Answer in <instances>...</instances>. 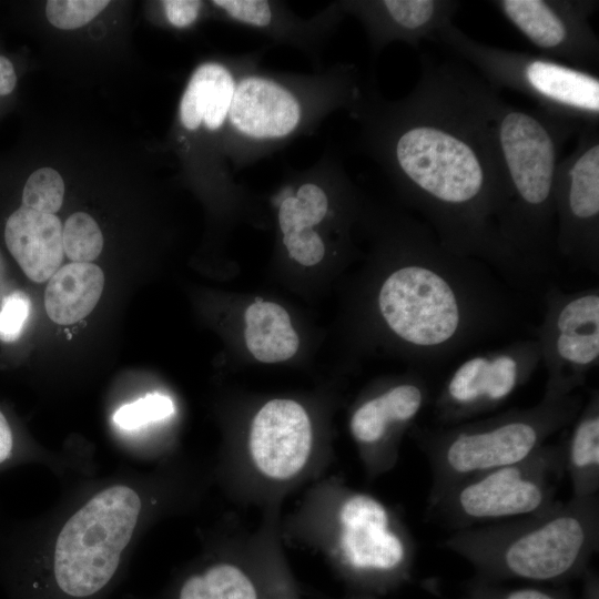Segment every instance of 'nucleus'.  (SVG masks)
I'll return each instance as SVG.
<instances>
[{
    "label": "nucleus",
    "mask_w": 599,
    "mask_h": 599,
    "mask_svg": "<svg viewBox=\"0 0 599 599\" xmlns=\"http://www.w3.org/2000/svg\"><path fill=\"white\" fill-rule=\"evenodd\" d=\"M564 443V465L572 497H590L599 490V390L591 389Z\"/></svg>",
    "instance_id": "19"
},
{
    "label": "nucleus",
    "mask_w": 599,
    "mask_h": 599,
    "mask_svg": "<svg viewBox=\"0 0 599 599\" xmlns=\"http://www.w3.org/2000/svg\"><path fill=\"white\" fill-rule=\"evenodd\" d=\"M460 599H571L566 593L541 587L505 588L476 578Z\"/></svg>",
    "instance_id": "27"
},
{
    "label": "nucleus",
    "mask_w": 599,
    "mask_h": 599,
    "mask_svg": "<svg viewBox=\"0 0 599 599\" xmlns=\"http://www.w3.org/2000/svg\"><path fill=\"white\" fill-rule=\"evenodd\" d=\"M16 456V437L13 429L0 409V468L8 465Z\"/></svg>",
    "instance_id": "33"
},
{
    "label": "nucleus",
    "mask_w": 599,
    "mask_h": 599,
    "mask_svg": "<svg viewBox=\"0 0 599 599\" xmlns=\"http://www.w3.org/2000/svg\"><path fill=\"white\" fill-rule=\"evenodd\" d=\"M564 444L546 443L526 459L465 479L428 511L453 531L521 518L552 506L565 477Z\"/></svg>",
    "instance_id": "7"
},
{
    "label": "nucleus",
    "mask_w": 599,
    "mask_h": 599,
    "mask_svg": "<svg viewBox=\"0 0 599 599\" xmlns=\"http://www.w3.org/2000/svg\"><path fill=\"white\" fill-rule=\"evenodd\" d=\"M540 364L536 338L473 354L458 364L432 399L435 426L476 419L504 405Z\"/></svg>",
    "instance_id": "10"
},
{
    "label": "nucleus",
    "mask_w": 599,
    "mask_h": 599,
    "mask_svg": "<svg viewBox=\"0 0 599 599\" xmlns=\"http://www.w3.org/2000/svg\"><path fill=\"white\" fill-rule=\"evenodd\" d=\"M335 547L338 570L356 592L378 596L412 579L415 541L399 517L369 494H343Z\"/></svg>",
    "instance_id": "8"
},
{
    "label": "nucleus",
    "mask_w": 599,
    "mask_h": 599,
    "mask_svg": "<svg viewBox=\"0 0 599 599\" xmlns=\"http://www.w3.org/2000/svg\"><path fill=\"white\" fill-rule=\"evenodd\" d=\"M264 599H296V596L287 579L270 575L266 577Z\"/></svg>",
    "instance_id": "35"
},
{
    "label": "nucleus",
    "mask_w": 599,
    "mask_h": 599,
    "mask_svg": "<svg viewBox=\"0 0 599 599\" xmlns=\"http://www.w3.org/2000/svg\"><path fill=\"white\" fill-rule=\"evenodd\" d=\"M556 254L599 271V124H581L555 183Z\"/></svg>",
    "instance_id": "11"
},
{
    "label": "nucleus",
    "mask_w": 599,
    "mask_h": 599,
    "mask_svg": "<svg viewBox=\"0 0 599 599\" xmlns=\"http://www.w3.org/2000/svg\"><path fill=\"white\" fill-rule=\"evenodd\" d=\"M443 545L494 582L581 577L599 547V496H571L535 515L455 530Z\"/></svg>",
    "instance_id": "4"
},
{
    "label": "nucleus",
    "mask_w": 599,
    "mask_h": 599,
    "mask_svg": "<svg viewBox=\"0 0 599 599\" xmlns=\"http://www.w3.org/2000/svg\"><path fill=\"white\" fill-rule=\"evenodd\" d=\"M30 308V300L22 292H12L3 298L0 309V341L11 343L20 337Z\"/></svg>",
    "instance_id": "28"
},
{
    "label": "nucleus",
    "mask_w": 599,
    "mask_h": 599,
    "mask_svg": "<svg viewBox=\"0 0 599 599\" xmlns=\"http://www.w3.org/2000/svg\"><path fill=\"white\" fill-rule=\"evenodd\" d=\"M247 349L260 362L276 363L297 352L298 336L281 305L257 298L245 312Z\"/></svg>",
    "instance_id": "22"
},
{
    "label": "nucleus",
    "mask_w": 599,
    "mask_h": 599,
    "mask_svg": "<svg viewBox=\"0 0 599 599\" xmlns=\"http://www.w3.org/2000/svg\"><path fill=\"white\" fill-rule=\"evenodd\" d=\"M170 23L177 28L192 24L199 16L202 2L194 0H166L163 2Z\"/></svg>",
    "instance_id": "32"
},
{
    "label": "nucleus",
    "mask_w": 599,
    "mask_h": 599,
    "mask_svg": "<svg viewBox=\"0 0 599 599\" xmlns=\"http://www.w3.org/2000/svg\"><path fill=\"white\" fill-rule=\"evenodd\" d=\"M18 83L16 67L10 58L0 54V99L13 93Z\"/></svg>",
    "instance_id": "34"
},
{
    "label": "nucleus",
    "mask_w": 599,
    "mask_h": 599,
    "mask_svg": "<svg viewBox=\"0 0 599 599\" xmlns=\"http://www.w3.org/2000/svg\"><path fill=\"white\" fill-rule=\"evenodd\" d=\"M62 244L64 255L73 263H91L102 252L103 236L91 215L75 212L63 226Z\"/></svg>",
    "instance_id": "23"
},
{
    "label": "nucleus",
    "mask_w": 599,
    "mask_h": 599,
    "mask_svg": "<svg viewBox=\"0 0 599 599\" xmlns=\"http://www.w3.org/2000/svg\"><path fill=\"white\" fill-rule=\"evenodd\" d=\"M544 305L535 337L547 373L544 395L562 397L582 387L598 365L599 288L565 292L551 286Z\"/></svg>",
    "instance_id": "9"
},
{
    "label": "nucleus",
    "mask_w": 599,
    "mask_h": 599,
    "mask_svg": "<svg viewBox=\"0 0 599 599\" xmlns=\"http://www.w3.org/2000/svg\"><path fill=\"white\" fill-rule=\"evenodd\" d=\"M229 116L233 126L247 136L282 138L297 126L301 106L284 87L251 77L235 87Z\"/></svg>",
    "instance_id": "15"
},
{
    "label": "nucleus",
    "mask_w": 599,
    "mask_h": 599,
    "mask_svg": "<svg viewBox=\"0 0 599 599\" xmlns=\"http://www.w3.org/2000/svg\"><path fill=\"white\" fill-rule=\"evenodd\" d=\"M283 243L290 256L305 266L319 263L325 254L323 240L313 227L284 235Z\"/></svg>",
    "instance_id": "29"
},
{
    "label": "nucleus",
    "mask_w": 599,
    "mask_h": 599,
    "mask_svg": "<svg viewBox=\"0 0 599 599\" xmlns=\"http://www.w3.org/2000/svg\"><path fill=\"white\" fill-rule=\"evenodd\" d=\"M300 210L309 227L318 224L326 215L328 202L325 192L316 184H303L296 196Z\"/></svg>",
    "instance_id": "31"
},
{
    "label": "nucleus",
    "mask_w": 599,
    "mask_h": 599,
    "mask_svg": "<svg viewBox=\"0 0 599 599\" xmlns=\"http://www.w3.org/2000/svg\"><path fill=\"white\" fill-rule=\"evenodd\" d=\"M61 221L20 205L6 220L3 236L8 251L22 272L43 283L59 270L63 260Z\"/></svg>",
    "instance_id": "17"
},
{
    "label": "nucleus",
    "mask_w": 599,
    "mask_h": 599,
    "mask_svg": "<svg viewBox=\"0 0 599 599\" xmlns=\"http://www.w3.org/2000/svg\"><path fill=\"white\" fill-rule=\"evenodd\" d=\"M460 4L455 0H385L363 3L359 11L377 44L402 40L418 47L422 41H437Z\"/></svg>",
    "instance_id": "16"
},
{
    "label": "nucleus",
    "mask_w": 599,
    "mask_h": 599,
    "mask_svg": "<svg viewBox=\"0 0 599 599\" xmlns=\"http://www.w3.org/2000/svg\"><path fill=\"white\" fill-rule=\"evenodd\" d=\"M437 42L471 64L494 90L519 92L531 99L537 109L555 116L599 124V78L590 70L486 44L454 23L440 31Z\"/></svg>",
    "instance_id": "6"
},
{
    "label": "nucleus",
    "mask_w": 599,
    "mask_h": 599,
    "mask_svg": "<svg viewBox=\"0 0 599 599\" xmlns=\"http://www.w3.org/2000/svg\"><path fill=\"white\" fill-rule=\"evenodd\" d=\"M582 598L599 599V576L590 567L582 573Z\"/></svg>",
    "instance_id": "36"
},
{
    "label": "nucleus",
    "mask_w": 599,
    "mask_h": 599,
    "mask_svg": "<svg viewBox=\"0 0 599 599\" xmlns=\"http://www.w3.org/2000/svg\"><path fill=\"white\" fill-rule=\"evenodd\" d=\"M500 186L501 235L528 277L550 268L556 254L554 183L566 142L582 123L506 102L481 78Z\"/></svg>",
    "instance_id": "3"
},
{
    "label": "nucleus",
    "mask_w": 599,
    "mask_h": 599,
    "mask_svg": "<svg viewBox=\"0 0 599 599\" xmlns=\"http://www.w3.org/2000/svg\"><path fill=\"white\" fill-rule=\"evenodd\" d=\"M400 260L380 282L376 308L388 335L424 368L506 329L514 297L490 266L447 250L430 227L413 220Z\"/></svg>",
    "instance_id": "2"
},
{
    "label": "nucleus",
    "mask_w": 599,
    "mask_h": 599,
    "mask_svg": "<svg viewBox=\"0 0 599 599\" xmlns=\"http://www.w3.org/2000/svg\"><path fill=\"white\" fill-rule=\"evenodd\" d=\"M235 87L225 67L217 63L200 65L180 102L182 124L187 130H196L203 122L209 130H217L229 114Z\"/></svg>",
    "instance_id": "20"
},
{
    "label": "nucleus",
    "mask_w": 599,
    "mask_h": 599,
    "mask_svg": "<svg viewBox=\"0 0 599 599\" xmlns=\"http://www.w3.org/2000/svg\"><path fill=\"white\" fill-rule=\"evenodd\" d=\"M432 399L426 376L414 374L387 384L355 407L351 433L373 474L388 469L396 461L402 434Z\"/></svg>",
    "instance_id": "13"
},
{
    "label": "nucleus",
    "mask_w": 599,
    "mask_h": 599,
    "mask_svg": "<svg viewBox=\"0 0 599 599\" xmlns=\"http://www.w3.org/2000/svg\"><path fill=\"white\" fill-rule=\"evenodd\" d=\"M215 6L226 11L232 18L255 27H265L272 20V10L262 0H215Z\"/></svg>",
    "instance_id": "30"
},
{
    "label": "nucleus",
    "mask_w": 599,
    "mask_h": 599,
    "mask_svg": "<svg viewBox=\"0 0 599 599\" xmlns=\"http://www.w3.org/2000/svg\"><path fill=\"white\" fill-rule=\"evenodd\" d=\"M109 3L106 0H51L47 2L45 14L55 28L78 29L95 18Z\"/></svg>",
    "instance_id": "26"
},
{
    "label": "nucleus",
    "mask_w": 599,
    "mask_h": 599,
    "mask_svg": "<svg viewBox=\"0 0 599 599\" xmlns=\"http://www.w3.org/2000/svg\"><path fill=\"white\" fill-rule=\"evenodd\" d=\"M313 445L311 419L297 402L275 398L256 413L248 453L257 471L272 480H288L306 466Z\"/></svg>",
    "instance_id": "14"
},
{
    "label": "nucleus",
    "mask_w": 599,
    "mask_h": 599,
    "mask_svg": "<svg viewBox=\"0 0 599 599\" xmlns=\"http://www.w3.org/2000/svg\"><path fill=\"white\" fill-rule=\"evenodd\" d=\"M347 599H378L377 596L355 592L351 595Z\"/></svg>",
    "instance_id": "37"
},
{
    "label": "nucleus",
    "mask_w": 599,
    "mask_h": 599,
    "mask_svg": "<svg viewBox=\"0 0 599 599\" xmlns=\"http://www.w3.org/2000/svg\"><path fill=\"white\" fill-rule=\"evenodd\" d=\"M266 576L229 560L183 577L166 599H264Z\"/></svg>",
    "instance_id": "21"
},
{
    "label": "nucleus",
    "mask_w": 599,
    "mask_h": 599,
    "mask_svg": "<svg viewBox=\"0 0 599 599\" xmlns=\"http://www.w3.org/2000/svg\"><path fill=\"white\" fill-rule=\"evenodd\" d=\"M173 400L159 393L148 394L125 404L113 414V422L123 429H136L146 424L165 419L174 414Z\"/></svg>",
    "instance_id": "25"
},
{
    "label": "nucleus",
    "mask_w": 599,
    "mask_h": 599,
    "mask_svg": "<svg viewBox=\"0 0 599 599\" xmlns=\"http://www.w3.org/2000/svg\"><path fill=\"white\" fill-rule=\"evenodd\" d=\"M64 182L51 167L33 171L24 182L21 205L45 214H54L62 206Z\"/></svg>",
    "instance_id": "24"
},
{
    "label": "nucleus",
    "mask_w": 599,
    "mask_h": 599,
    "mask_svg": "<svg viewBox=\"0 0 599 599\" xmlns=\"http://www.w3.org/2000/svg\"><path fill=\"white\" fill-rule=\"evenodd\" d=\"M489 3L538 52L551 60L589 70L599 60V40L590 17L595 0H494Z\"/></svg>",
    "instance_id": "12"
},
{
    "label": "nucleus",
    "mask_w": 599,
    "mask_h": 599,
    "mask_svg": "<svg viewBox=\"0 0 599 599\" xmlns=\"http://www.w3.org/2000/svg\"><path fill=\"white\" fill-rule=\"evenodd\" d=\"M104 274L93 263H70L50 278L44 293L45 311L59 325L74 324L88 316L98 304Z\"/></svg>",
    "instance_id": "18"
},
{
    "label": "nucleus",
    "mask_w": 599,
    "mask_h": 599,
    "mask_svg": "<svg viewBox=\"0 0 599 599\" xmlns=\"http://www.w3.org/2000/svg\"><path fill=\"white\" fill-rule=\"evenodd\" d=\"M583 404L579 394L542 398L480 419L415 430L426 456L432 485L428 499L458 483L529 457L572 424Z\"/></svg>",
    "instance_id": "5"
},
{
    "label": "nucleus",
    "mask_w": 599,
    "mask_h": 599,
    "mask_svg": "<svg viewBox=\"0 0 599 599\" xmlns=\"http://www.w3.org/2000/svg\"><path fill=\"white\" fill-rule=\"evenodd\" d=\"M480 77L424 57L414 90L370 123L377 153L450 252L528 277L499 226L500 186Z\"/></svg>",
    "instance_id": "1"
}]
</instances>
